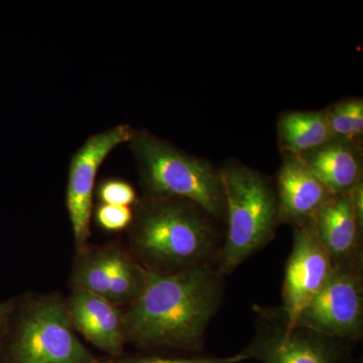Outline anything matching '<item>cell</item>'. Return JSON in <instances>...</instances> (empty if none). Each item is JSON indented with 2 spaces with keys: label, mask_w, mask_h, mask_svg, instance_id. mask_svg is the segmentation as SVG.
<instances>
[{
  "label": "cell",
  "mask_w": 363,
  "mask_h": 363,
  "mask_svg": "<svg viewBox=\"0 0 363 363\" xmlns=\"http://www.w3.org/2000/svg\"><path fill=\"white\" fill-rule=\"evenodd\" d=\"M133 128L119 124L89 136L71 157L66 189V207L73 231L75 250L88 245L93 197L100 167L112 150L128 142Z\"/></svg>",
  "instance_id": "cell-9"
},
{
  "label": "cell",
  "mask_w": 363,
  "mask_h": 363,
  "mask_svg": "<svg viewBox=\"0 0 363 363\" xmlns=\"http://www.w3.org/2000/svg\"><path fill=\"white\" fill-rule=\"evenodd\" d=\"M362 260L334 266L330 278L306 306L296 325L341 342L362 338Z\"/></svg>",
  "instance_id": "cell-7"
},
{
  "label": "cell",
  "mask_w": 363,
  "mask_h": 363,
  "mask_svg": "<svg viewBox=\"0 0 363 363\" xmlns=\"http://www.w3.org/2000/svg\"><path fill=\"white\" fill-rule=\"evenodd\" d=\"M326 116L333 138L350 143L354 140L348 113L347 101L333 105L326 111Z\"/></svg>",
  "instance_id": "cell-19"
},
{
  "label": "cell",
  "mask_w": 363,
  "mask_h": 363,
  "mask_svg": "<svg viewBox=\"0 0 363 363\" xmlns=\"http://www.w3.org/2000/svg\"><path fill=\"white\" fill-rule=\"evenodd\" d=\"M147 269L121 242L86 245L76 250L71 289H80L125 309L143 292Z\"/></svg>",
  "instance_id": "cell-6"
},
{
  "label": "cell",
  "mask_w": 363,
  "mask_h": 363,
  "mask_svg": "<svg viewBox=\"0 0 363 363\" xmlns=\"http://www.w3.org/2000/svg\"><path fill=\"white\" fill-rule=\"evenodd\" d=\"M92 216L98 227L108 233L128 230L133 220V207L98 204Z\"/></svg>",
  "instance_id": "cell-18"
},
{
  "label": "cell",
  "mask_w": 363,
  "mask_h": 363,
  "mask_svg": "<svg viewBox=\"0 0 363 363\" xmlns=\"http://www.w3.org/2000/svg\"><path fill=\"white\" fill-rule=\"evenodd\" d=\"M250 345L241 351L260 363H344L347 350L341 341L301 326H288L283 313H264Z\"/></svg>",
  "instance_id": "cell-8"
},
{
  "label": "cell",
  "mask_w": 363,
  "mask_h": 363,
  "mask_svg": "<svg viewBox=\"0 0 363 363\" xmlns=\"http://www.w3.org/2000/svg\"><path fill=\"white\" fill-rule=\"evenodd\" d=\"M276 194L279 223L294 227L312 221L332 196L304 160L291 154L279 169Z\"/></svg>",
  "instance_id": "cell-12"
},
{
  "label": "cell",
  "mask_w": 363,
  "mask_h": 363,
  "mask_svg": "<svg viewBox=\"0 0 363 363\" xmlns=\"http://www.w3.org/2000/svg\"><path fill=\"white\" fill-rule=\"evenodd\" d=\"M247 362L240 352L226 357H168L159 355H121L118 357H102L101 363H241Z\"/></svg>",
  "instance_id": "cell-17"
},
{
  "label": "cell",
  "mask_w": 363,
  "mask_h": 363,
  "mask_svg": "<svg viewBox=\"0 0 363 363\" xmlns=\"http://www.w3.org/2000/svg\"><path fill=\"white\" fill-rule=\"evenodd\" d=\"M300 157L332 195L350 193L362 181V157L352 143L333 138Z\"/></svg>",
  "instance_id": "cell-14"
},
{
  "label": "cell",
  "mask_w": 363,
  "mask_h": 363,
  "mask_svg": "<svg viewBox=\"0 0 363 363\" xmlns=\"http://www.w3.org/2000/svg\"><path fill=\"white\" fill-rule=\"evenodd\" d=\"M128 143L147 197L178 198L210 217L225 216L220 175L211 164L145 130H133Z\"/></svg>",
  "instance_id": "cell-5"
},
{
  "label": "cell",
  "mask_w": 363,
  "mask_h": 363,
  "mask_svg": "<svg viewBox=\"0 0 363 363\" xmlns=\"http://www.w3.org/2000/svg\"><path fill=\"white\" fill-rule=\"evenodd\" d=\"M16 298H9V300L0 302V344L6 334L7 324H9V318L13 312Z\"/></svg>",
  "instance_id": "cell-21"
},
{
  "label": "cell",
  "mask_w": 363,
  "mask_h": 363,
  "mask_svg": "<svg viewBox=\"0 0 363 363\" xmlns=\"http://www.w3.org/2000/svg\"><path fill=\"white\" fill-rule=\"evenodd\" d=\"M209 217L186 200L147 196L133 206L128 247L150 272H175L212 264L220 240Z\"/></svg>",
  "instance_id": "cell-2"
},
{
  "label": "cell",
  "mask_w": 363,
  "mask_h": 363,
  "mask_svg": "<svg viewBox=\"0 0 363 363\" xmlns=\"http://www.w3.org/2000/svg\"><path fill=\"white\" fill-rule=\"evenodd\" d=\"M352 191L332 195L313 219L318 238L334 266L362 260L363 222L358 218Z\"/></svg>",
  "instance_id": "cell-13"
},
{
  "label": "cell",
  "mask_w": 363,
  "mask_h": 363,
  "mask_svg": "<svg viewBox=\"0 0 363 363\" xmlns=\"http://www.w3.org/2000/svg\"><path fill=\"white\" fill-rule=\"evenodd\" d=\"M95 194L98 204L133 207L138 201L133 186L118 178H105L100 181Z\"/></svg>",
  "instance_id": "cell-16"
},
{
  "label": "cell",
  "mask_w": 363,
  "mask_h": 363,
  "mask_svg": "<svg viewBox=\"0 0 363 363\" xmlns=\"http://www.w3.org/2000/svg\"><path fill=\"white\" fill-rule=\"evenodd\" d=\"M65 303L76 333L101 350L106 357L124 354V347L128 343L123 308L80 289H71Z\"/></svg>",
  "instance_id": "cell-11"
},
{
  "label": "cell",
  "mask_w": 363,
  "mask_h": 363,
  "mask_svg": "<svg viewBox=\"0 0 363 363\" xmlns=\"http://www.w3.org/2000/svg\"><path fill=\"white\" fill-rule=\"evenodd\" d=\"M279 140L286 154L302 156L333 140L326 111L284 114L279 123Z\"/></svg>",
  "instance_id": "cell-15"
},
{
  "label": "cell",
  "mask_w": 363,
  "mask_h": 363,
  "mask_svg": "<svg viewBox=\"0 0 363 363\" xmlns=\"http://www.w3.org/2000/svg\"><path fill=\"white\" fill-rule=\"evenodd\" d=\"M216 264L147 271L143 292L124 309L126 343L142 350L199 351L223 298Z\"/></svg>",
  "instance_id": "cell-1"
},
{
  "label": "cell",
  "mask_w": 363,
  "mask_h": 363,
  "mask_svg": "<svg viewBox=\"0 0 363 363\" xmlns=\"http://www.w3.org/2000/svg\"><path fill=\"white\" fill-rule=\"evenodd\" d=\"M219 175L227 230L214 264L225 277L272 240L279 223V207L271 184L257 172L230 164Z\"/></svg>",
  "instance_id": "cell-4"
},
{
  "label": "cell",
  "mask_w": 363,
  "mask_h": 363,
  "mask_svg": "<svg viewBox=\"0 0 363 363\" xmlns=\"http://www.w3.org/2000/svg\"><path fill=\"white\" fill-rule=\"evenodd\" d=\"M351 128L353 136L359 138L363 133V102L362 99H351L347 101Z\"/></svg>",
  "instance_id": "cell-20"
},
{
  "label": "cell",
  "mask_w": 363,
  "mask_h": 363,
  "mask_svg": "<svg viewBox=\"0 0 363 363\" xmlns=\"http://www.w3.org/2000/svg\"><path fill=\"white\" fill-rule=\"evenodd\" d=\"M72 327L65 298L28 293L16 297L0 363H101Z\"/></svg>",
  "instance_id": "cell-3"
},
{
  "label": "cell",
  "mask_w": 363,
  "mask_h": 363,
  "mask_svg": "<svg viewBox=\"0 0 363 363\" xmlns=\"http://www.w3.org/2000/svg\"><path fill=\"white\" fill-rule=\"evenodd\" d=\"M292 252L286 264L281 313L288 326L323 288L334 269V262L318 238L313 220L294 227Z\"/></svg>",
  "instance_id": "cell-10"
}]
</instances>
